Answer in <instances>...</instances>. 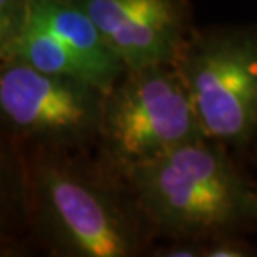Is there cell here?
<instances>
[{"label": "cell", "instance_id": "cell-1", "mask_svg": "<svg viewBox=\"0 0 257 257\" xmlns=\"http://www.w3.org/2000/svg\"><path fill=\"white\" fill-rule=\"evenodd\" d=\"M134 200L154 232L209 242L257 220V189L227 147L205 137L125 172Z\"/></svg>", "mask_w": 257, "mask_h": 257}, {"label": "cell", "instance_id": "cell-2", "mask_svg": "<svg viewBox=\"0 0 257 257\" xmlns=\"http://www.w3.org/2000/svg\"><path fill=\"white\" fill-rule=\"evenodd\" d=\"M27 194L35 227L59 255L134 257L154 232L131 191L125 197L72 152L35 149Z\"/></svg>", "mask_w": 257, "mask_h": 257}, {"label": "cell", "instance_id": "cell-3", "mask_svg": "<svg viewBox=\"0 0 257 257\" xmlns=\"http://www.w3.org/2000/svg\"><path fill=\"white\" fill-rule=\"evenodd\" d=\"M205 137L176 64L125 69L105 94L99 144L117 176Z\"/></svg>", "mask_w": 257, "mask_h": 257}, {"label": "cell", "instance_id": "cell-4", "mask_svg": "<svg viewBox=\"0 0 257 257\" xmlns=\"http://www.w3.org/2000/svg\"><path fill=\"white\" fill-rule=\"evenodd\" d=\"M176 65L205 136L247 147L257 137V24L192 30Z\"/></svg>", "mask_w": 257, "mask_h": 257}, {"label": "cell", "instance_id": "cell-5", "mask_svg": "<svg viewBox=\"0 0 257 257\" xmlns=\"http://www.w3.org/2000/svg\"><path fill=\"white\" fill-rule=\"evenodd\" d=\"M105 90L75 77L42 72L19 59L0 65V115L34 149L77 152L99 142Z\"/></svg>", "mask_w": 257, "mask_h": 257}, {"label": "cell", "instance_id": "cell-6", "mask_svg": "<svg viewBox=\"0 0 257 257\" xmlns=\"http://www.w3.org/2000/svg\"><path fill=\"white\" fill-rule=\"evenodd\" d=\"M125 69L176 64L191 27L186 0H74Z\"/></svg>", "mask_w": 257, "mask_h": 257}, {"label": "cell", "instance_id": "cell-7", "mask_svg": "<svg viewBox=\"0 0 257 257\" xmlns=\"http://www.w3.org/2000/svg\"><path fill=\"white\" fill-rule=\"evenodd\" d=\"M29 20L52 34L74 54L102 90L109 92L125 72L119 55L74 0H30Z\"/></svg>", "mask_w": 257, "mask_h": 257}, {"label": "cell", "instance_id": "cell-8", "mask_svg": "<svg viewBox=\"0 0 257 257\" xmlns=\"http://www.w3.org/2000/svg\"><path fill=\"white\" fill-rule=\"evenodd\" d=\"M30 0H0V57L17 42L29 19Z\"/></svg>", "mask_w": 257, "mask_h": 257}, {"label": "cell", "instance_id": "cell-9", "mask_svg": "<svg viewBox=\"0 0 257 257\" xmlns=\"http://www.w3.org/2000/svg\"><path fill=\"white\" fill-rule=\"evenodd\" d=\"M254 254V247L229 234L205 242L202 257H250Z\"/></svg>", "mask_w": 257, "mask_h": 257}, {"label": "cell", "instance_id": "cell-10", "mask_svg": "<svg viewBox=\"0 0 257 257\" xmlns=\"http://www.w3.org/2000/svg\"><path fill=\"white\" fill-rule=\"evenodd\" d=\"M204 244L195 240H174L172 245L164 249L161 255L166 257H202Z\"/></svg>", "mask_w": 257, "mask_h": 257}]
</instances>
